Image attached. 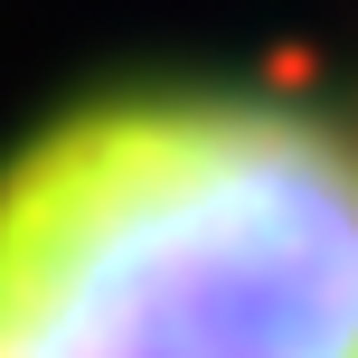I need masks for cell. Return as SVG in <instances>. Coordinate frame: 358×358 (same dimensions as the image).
Masks as SVG:
<instances>
[{
	"label": "cell",
	"instance_id": "cell-1",
	"mask_svg": "<svg viewBox=\"0 0 358 358\" xmlns=\"http://www.w3.org/2000/svg\"><path fill=\"white\" fill-rule=\"evenodd\" d=\"M0 358H358V142L264 85L66 104L0 161Z\"/></svg>",
	"mask_w": 358,
	"mask_h": 358
}]
</instances>
